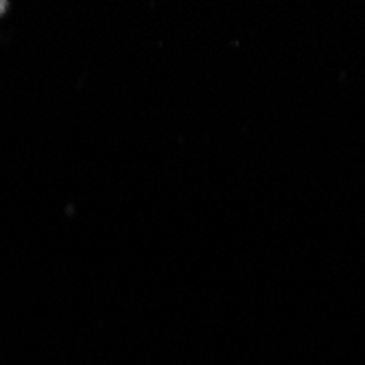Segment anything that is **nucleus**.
Segmentation results:
<instances>
[{
  "instance_id": "nucleus-1",
  "label": "nucleus",
  "mask_w": 365,
  "mask_h": 365,
  "mask_svg": "<svg viewBox=\"0 0 365 365\" xmlns=\"http://www.w3.org/2000/svg\"><path fill=\"white\" fill-rule=\"evenodd\" d=\"M5 7H7V3H0V11H3Z\"/></svg>"
}]
</instances>
